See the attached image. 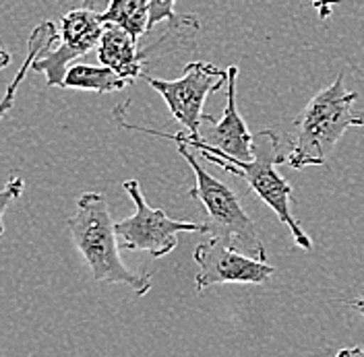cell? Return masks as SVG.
<instances>
[{
  "mask_svg": "<svg viewBox=\"0 0 364 357\" xmlns=\"http://www.w3.org/2000/svg\"><path fill=\"white\" fill-rule=\"evenodd\" d=\"M340 356H364V347H350V349H341Z\"/></svg>",
  "mask_w": 364,
  "mask_h": 357,
  "instance_id": "d6986e66",
  "label": "cell"
},
{
  "mask_svg": "<svg viewBox=\"0 0 364 357\" xmlns=\"http://www.w3.org/2000/svg\"><path fill=\"white\" fill-rule=\"evenodd\" d=\"M178 145V153L182 159L191 165L193 176H195V186L191 188V199L199 202L207 213V231H211L213 236L222 238L230 246L247 252L250 256L265 260L267 258V250L261 242V236L255 227V221L249 217V213L245 211L240 199L236 197V192L224 184L222 180L213 178L203 163L197 159L193 153V147L176 143Z\"/></svg>",
  "mask_w": 364,
  "mask_h": 357,
  "instance_id": "277c9868",
  "label": "cell"
},
{
  "mask_svg": "<svg viewBox=\"0 0 364 357\" xmlns=\"http://www.w3.org/2000/svg\"><path fill=\"white\" fill-rule=\"evenodd\" d=\"M340 2L341 0H313V6L317 11L318 19L321 21H327L331 17V13H333L336 4H340Z\"/></svg>",
  "mask_w": 364,
  "mask_h": 357,
  "instance_id": "9a60e30c",
  "label": "cell"
},
{
  "mask_svg": "<svg viewBox=\"0 0 364 357\" xmlns=\"http://www.w3.org/2000/svg\"><path fill=\"white\" fill-rule=\"evenodd\" d=\"M25 188V180L19 174H11L6 184L0 188V236L4 234V213L11 207V202L19 201Z\"/></svg>",
  "mask_w": 364,
  "mask_h": 357,
  "instance_id": "5bb4252c",
  "label": "cell"
},
{
  "mask_svg": "<svg viewBox=\"0 0 364 357\" xmlns=\"http://www.w3.org/2000/svg\"><path fill=\"white\" fill-rule=\"evenodd\" d=\"M104 31L102 13H95L87 6L73 9L60 19V40L58 44L44 54H40L31 68L38 72H44L46 83L50 87H63L65 89V77L68 65L81 56H85L93 48H97L100 38Z\"/></svg>",
  "mask_w": 364,
  "mask_h": 357,
  "instance_id": "ba28073f",
  "label": "cell"
},
{
  "mask_svg": "<svg viewBox=\"0 0 364 357\" xmlns=\"http://www.w3.org/2000/svg\"><path fill=\"white\" fill-rule=\"evenodd\" d=\"M131 81L120 77L110 67H91V65H75L67 70L65 89H83L95 93H116L122 91Z\"/></svg>",
  "mask_w": 364,
  "mask_h": 357,
  "instance_id": "8fae6325",
  "label": "cell"
},
{
  "mask_svg": "<svg viewBox=\"0 0 364 357\" xmlns=\"http://www.w3.org/2000/svg\"><path fill=\"white\" fill-rule=\"evenodd\" d=\"M356 99V91L346 89L343 72L338 75L329 87L318 91L296 118V134L288 151V165L294 170L323 165L348 128L364 126V118L352 112Z\"/></svg>",
  "mask_w": 364,
  "mask_h": 357,
  "instance_id": "7a4b0ae2",
  "label": "cell"
},
{
  "mask_svg": "<svg viewBox=\"0 0 364 357\" xmlns=\"http://www.w3.org/2000/svg\"><path fill=\"white\" fill-rule=\"evenodd\" d=\"M11 60H13V58H11V52H9V50H4V48L0 45V70L9 67V65H11Z\"/></svg>",
  "mask_w": 364,
  "mask_h": 357,
  "instance_id": "e0dca14e",
  "label": "cell"
},
{
  "mask_svg": "<svg viewBox=\"0 0 364 357\" xmlns=\"http://www.w3.org/2000/svg\"><path fill=\"white\" fill-rule=\"evenodd\" d=\"M193 258L199 267L195 275L197 293H203L213 285H224V283L263 285L275 273V268L269 263L259 260L247 252L230 246L218 236H211L197 246Z\"/></svg>",
  "mask_w": 364,
  "mask_h": 357,
  "instance_id": "52a82bcc",
  "label": "cell"
},
{
  "mask_svg": "<svg viewBox=\"0 0 364 357\" xmlns=\"http://www.w3.org/2000/svg\"><path fill=\"white\" fill-rule=\"evenodd\" d=\"M143 79L149 83L151 89H156L166 101L170 114L176 118V122L182 126V131L188 134H201V122L205 114V99L220 91L228 83V70L211 62H188L182 70L181 79L166 81L151 75H143Z\"/></svg>",
  "mask_w": 364,
  "mask_h": 357,
  "instance_id": "8992f818",
  "label": "cell"
},
{
  "mask_svg": "<svg viewBox=\"0 0 364 357\" xmlns=\"http://www.w3.org/2000/svg\"><path fill=\"white\" fill-rule=\"evenodd\" d=\"M136 44L139 40L133 38L127 29L114 23H104V31L97 44V60L129 81L143 79V67L147 65V58Z\"/></svg>",
  "mask_w": 364,
  "mask_h": 357,
  "instance_id": "9c48e42d",
  "label": "cell"
},
{
  "mask_svg": "<svg viewBox=\"0 0 364 357\" xmlns=\"http://www.w3.org/2000/svg\"><path fill=\"white\" fill-rule=\"evenodd\" d=\"M170 21V25L197 21L193 15H176V0H149V29L158 23Z\"/></svg>",
  "mask_w": 364,
  "mask_h": 357,
  "instance_id": "4fadbf2b",
  "label": "cell"
},
{
  "mask_svg": "<svg viewBox=\"0 0 364 357\" xmlns=\"http://www.w3.org/2000/svg\"><path fill=\"white\" fill-rule=\"evenodd\" d=\"M81 2H83V6H87L91 11H95V13H104L112 0H81Z\"/></svg>",
  "mask_w": 364,
  "mask_h": 357,
  "instance_id": "2e32d148",
  "label": "cell"
},
{
  "mask_svg": "<svg viewBox=\"0 0 364 357\" xmlns=\"http://www.w3.org/2000/svg\"><path fill=\"white\" fill-rule=\"evenodd\" d=\"M67 227L97 283L129 285L139 297L151 290L154 283L147 273H136L122 263L116 224L102 192H83L77 199V213L67 219Z\"/></svg>",
  "mask_w": 364,
  "mask_h": 357,
  "instance_id": "6da1fadb",
  "label": "cell"
},
{
  "mask_svg": "<svg viewBox=\"0 0 364 357\" xmlns=\"http://www.w3.org/2000/svg\"><path fill=\"white\" fill-rule=\"evenodd\" d=\"M58 40H60V33L56 31V25L52 21H42L33 31H31V35H29V40H27L25 60H23V65L19 67V70H17V75L13 77V81L9 83V87L4 91L2 99H0V122H2V118L9 114V110L13 108L15 97H17V91H19V87L23 85V81H25L29 68L33 65V60H36L40 54H44L46 50L54 48V45L58 44Z\"/></svg>",
  "mask_w": 364,
  "mask_h": 357,
  "instance_id": "30bf717a",
  "label": "cell"
},
{
  "mask_svg": "<svg viewBox=\"0 0 364 357\" xmlns=\"http://www.w3.org/2000/svg\"><path fill=\"white\" fill-rule=\"evenodd\" d=\"M197 151L201 153L207 163H213V165L226 170L230 174H234L236 178L245 180L250 186V190L272 209L282 224L290 229L298 248H302V250L313 248L311 238L304 234L302 225L298 224V219L292 215V209H290L292 186L275 170V165L288 161V153L284 151L282 138L277 134L269 128L255 133V138H252L255 157L249 161L228 157L224 153H218V151H209V149H197Z\"/></svg>",
  "mask_w": 364,
  "mask_h": 357,
  "instance_id": "3957f363",
  "label": "cell"
},
{
  "mask_svg": "<svg viewBox=\"0 0 364 357\" xmlns=\"http://www.w3.org/2000/svg\"><path fill=\"white\" fill-rule=\"evenodd\" d=\"M350 304V308L352 310H356L358 314H363L364 316V295H360L358 300H352V302H348Z\"/></svg>",
  "mask_w": 364,
  "mask_h": 357,
  "instance_id": "ac0fdd59",
  "label": "cell"
},
{
  "mask_svg": "<svg viewBox=\"0 0 364 357\" xmlns=\"http://www.w3.org/2000/svg\"><path fill=\"white\" fill-rule=\"evenodd\" d=\"M102 21L114 23L141 40L149 31V0H112L102 13Z\"/></svg>",
  "mask_w": 364,
  "mask_h": 357,
  "instance_id": "7c38bea8",
  "label": "cell"
},
{
  "mask_svg": "<svg viewBox=\"0 0 364 357\" xmlns=\"http://www.w3.org/2000/svg\"><path fill=\"white\" fill-rule=\"evenodd\" d=\"M122 188L135 202V213L116 224V234L124 250L147 252L151 258H161L178 246V234H199L207 231L205 224L181 221L166 215L161 209H154L145 201L139 180L122 182Z\"/></svg>",
  "mask_w": 364,
  "mask_h": 357,
  "instance_id": "5b68a950",
  "label": "cell"
}]
</instances>
